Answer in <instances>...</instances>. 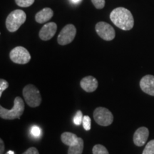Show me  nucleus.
Masks as SVG:
<instances>
[{
    "mask_svg": "<svg viewBox=\"0 0 154 154\" xmlns=\"http://www.w3.org/2000/svg\"><path fill=\"white\" fill-rule=\"evenodd\" d=\"M110 19L117 27L124 31L134 27V19L131 12L124 7H117L110 14Z\"/></svg>",
    "mask_w": 154,
    "mask_h": 154,
    "instance_id": "f257e3e1",
    "label": "nucleus"
},
{
    "mask_svg": "<svg viewBox=\"0 0 154 154\" xmlns=\"http://www.w3.org/2000/svg\"><path fill=\"white\" fill-rule=\"evenodd\" d=\"M25 105L24 100L19 96H17L14 99V106L10 110L6 109L2 106H0V117L7 120H13V119H20L24 111Z\"/></svg>",
    "mask_w": 154,
    "mask_h": 154,
    "instance_id": "f03ea898",
    "label": "nucleus"
},
{
    "mask_svg": "<svg viewBox=\"0 0 154 154\" xmlns=\"http://www.w3.org/2000/svg\"><path fill=\"white\" fill-rule=\"evenodd\" d=\"M26 15L24 11L20 9L11 11L6 19V27L10 32H17L20 26L26 22Z\"/></svg>",
    "mask_w": 154,
    "mask_h": 154,
    "instance_id": "7ed1b4c3",
    "label": "nucleus"
},
{
    "mask_svg": "<svg viewBox=\"0 0 154 154\" xmlns=\"http://www.w3.org/2000/svg\"><path fill=\"white\" fill-rule=\"evenodd\" d=\"M23 96L29 106L35 108L41 104L42 96L38 89L33 84H28L23 88Z\"/></svg>",
    "mask_w": 154,
    "mask_h": 154,
    "instance_id": "20e7f679",
    "label": "nucleus"
},
{
    "mask_svg": "<svg viewBox=\"0 0 154 154\" xmlns=\"http://www.w3.org/2000/svg\"><path fill=\"white\" fill-rule=\"evenodd\" d=\"M94 119L100 126H108L113 123V116L106 108L98 107L94 111Z\"/></svg>",
    "mask_w": 154,
    "mask_h": 154,
    "instance_id": "39448f33",
    "label": "nucleus"
},
{
    "mask_svg": "<svg viewBox=\"0 0 154 154\" xmlns=\"http://www.w3.org/2000/svg\"><path fill=\"white\" fill-rule=\"evenodd\" d=\"M9 57L13 62L18 64H26L31 60V55L28 50L23 47H17L9 53Z\"/></svg>",
    "mask_w": 154,
    "mask_h": 154,
    "instance_id": "423d86ee",
    "label": "nucleus"
},
{
    "mask_svg": "<svg viewBox=\"0 0 154 154\" xmlns=\"http://www.w3.org/2000/svg\"><path fill=\"white\" fill-rule=\"evenodd\" d=\"M76 34V29L73 24H67L62 29L58 36L57 41L60 45L72 43Z\"/></svg>",
    "mask_w": 154,
    "mask_h": 154,
    "instance_id": "0eeeda50",
    "label": "nucleus"
},
{
    "mask_svg": "<svg viewBox=\"0 0 154 154\" xmlns=\"http://www.w3.org/2000/svg\"><path fill=\"white\" fill-rule=\"evenodd\" d=\"M96 32L101 38L106 41H111L115 38L116 32L111 25L104 22H100L96 24Z\"/></svg>",
    "mask_w": 154,
    "mask_h": 154,
    "instance_id": "6e6552de",
    "label": "nucleus"
},
{
    "mask_svg": "<svg viewBox=\"0 0 154 154\" xmlns=\"http://www.w3.org/2000/svg\"><path fill=\"white\" fill-rule=\"evenodd\" d=\"M57 30V25L54 22H49L44 24L38 33L39 38L43 41H48L55 35Z\"/></svg>",
    "mask_w": 154,
    "mask_h": 154,
    "instance_id": "1a4fd4ad",
    "label": "nucleus"
},
{
    "mask_svg": "<svg viewBox=\"0 0 154 154\" xmlns=\"http://www.w3.org/2000/svg\"><path fill=\"white\" fill-rule=\"evenodd\" d=\"M140 87L144 93L154 96V76H144L140 81Z\"/></svg>",
    "mask_w": 154,
    "mask_h": 154,
    "instance_id": "9d476101",
    "label": "nucleus"
},
{
    "mask_svg": "<svg viewBox=\"0 0 154 154\" xmlns=\"http://www.w3.org/2000/svg\"><path fill=\"white\" fill-rule=\"evenodd\" d=\"M149 136V131L146 127H140L134 135V143L137 146H143L146 144Z\"/></svg>",
    "mask_w": 154,
    "mask_h": 154,
    "instance_id": "9b49d317",
    "label": "nucleus"
},
{
    "mask_svg": "<svg viewBox=\"0 0 154 154\" xmlns=\"http://www.w3.org/2000/svg\"><path fill=\"white\" fill-rule=\"evenodd\" d=\"M81 87L88 93H91L96 91L99 86L97 79L92 76H87L83 78L80 82Z\"/></svg>",
    "mask_w": 154,
    "mask_h": 154,
    "instance_id": "f8f14e48",
    "label": "nucleus"
},
{
    "mask_svg": "<svg viewBox=\"0 0 154 154\" xmlns=\"http://www.w3.org/2000/svg\"><path fill=\"white\" fill-rule=\"evenodd\" d=\"M54 15V12L52 9L50 8H44L38 11V13H36L35 16V20L37 23L39 24H43L49 21L52 18Z\"/></svg>",
    "mask_w": 154,
    "mask_h": 154,
    "instance_id": "ddd939ff",
    "label": "nucleus"
},
{
    "mask_svg": "<svg viewBox=\"0 0 154 154\" xmlns=\"http://www.w3.org/2000/svg\"><path fill=\"white\" fill-rule=\"evenodd\" d=\"M61 140L62 143L68 146H74L78 143L79 137L76 134L71 132H63L61 136Z\"/></svg>",
    "mask_w": 154,
    "mask_h": 154,
    "instance_id": "4468645a",
    "label": "nucleus"
},
{
    "mask_svg": "<svg viewBox=\"0 0 154 154\" xmlns=\"http://www.w3.org/2000/svg\"><path fill=\"white\" fill-rule=\"evenodd\" d=\"M84 150V140L79 138L78 143L74 146H69L68 154H82Z\"/></svg>",
    "mask_w": 154,
    "mask_h": 154,
    "instance_id": "2eb2a0df",
    "label": "nucleus"
},
{
    "mask_svg": "<svg viewBox=\"0 0 154 154\" xmlns=\"http://www.w3.org/2000/svg\"><path fill=\"white\" fill-rule=\"evenodd\" d=\"M92 152L93 154H109L106 148L101 144H96L94 146Z\"/></svg>",
    "mask_w": 154,
    "mask_h": 154,
    "instance_id": "dca6fc26",
    "label": "nucleus"
},
{
    "mask_svg": "<svg viewBox=\"0 0 154 154\" xmlns=\"http://www.w3.org/2000/svg\"><path fill=\"white\" fill-rule=\"evenodd\" d=\"M142 154H154V139L150 140L146 144Z\"/></svg>",
    "mask_w": 154,
    "mask_h": 154,
    "instance_id": "f3484780",
    "label": "nucleus"
},
{
    "mask_svg": "<svg viewBox=\"0 0 154 154\" xmlns=\"http://www.w3.org/2000/svg\"><path fill=\"white\" fill-rule=\"evenodd\" d=\"M35 0H15V2L21 7H29L33 5Z\"/></svg>",
    "mask_w": 154,
    "mask_h": 154,
    "instance_id": "a211bd4d",
    "label": "nucleus"
},
{
    "mask_svg": "<svg viewBox=\"0 0 154 154\" xmlns=\"http://www.w3.org/2000/svg\"><path fill=\"white\" fill-rule=\"evenodd\" d=\"M30 133L33 137L38 138L42 135V129L38 126H33L31 128Z\"/></svg>",
    "mask_w": 154,
    "mask_h": 154,
    "instance_id": "6ab92c4d",
    "label": "nucleus"
},
{
    "mask_svg": "<svg viewBox=\"0 0 154 154\" xmlns=\"http://www.w3.org/2000/svg\"><path fill=\"white\" fill-rule=\"evenodd\" d=\"M91 118L88 116H84L83 118V127L86 131H89L91 129Z\"/></svg>",
    "mask_w": 154,
    "mask_h": 154,
    "instance_id": "aec40b11",
    "label": "nucleus"
},
{
    "mask_svg": "<svg viewBox=\"0 0 154 154\" xmlns=\"http://www.w3.org/2000/svg\"><path fill=\"white\" fill-rule=\"evenodd\" d=\"M83 118H84V117H83V114H82V111H77L76 113L74 116V119H73L74 124L76 125V126H80L83 121Z\"/></svg>",
    "mask_w": 154,
    "mask_h": 154,
    "instance_id": "412c9836",
    "label": "nucleus"
},
{
    "mask_svg": "<svg viewBox=\"0 0 154 154\" xmlns=\"http://www.w3.org/2000/svg\"><path fill=\"white\" fill-rule=\"evenodd\" d=\"M9 87V83L7 81L1 79H0V97H2L3 91Z\"/></svg>",
    "mask_w": 154,
    "mask_h": 154,
    "instance_id": "4be33fe9",
    "label": "nucleus"
},
{
    "mask_svg": "<svg viewBox=\"0 0 154 154\" xmlns=\"http://www.w3.org/2000/svg\"><path fill=\"white\" fill-rule=\"evenodd\" d=\"M91 2L96 9H103L105 6V0H91Z\"/></svg>",
    "mask_w": 154,
    "mask_h": 154,
    "instance_id": "5701e85b",
    "label": "nucleus"
},
{
    "mask_svg": "<svg viewBox=\"0 0 154 154\" xmlns=\"http://www.w3.org/2000/svg\"><path fill=\"white\" fill-rule=\"evenodd\" d=\"M22 154H39L38 150L36 149L35 147H31L26 150V151H24Z\"/></svg>",
    "mask_w": 154,
    "mask_h": 154,
    "instance_id": "b1692460",
    "label": "nucleus"
},
{
    "mask_svg": "<svg viewBox=\"0 0 154 154\" xmlns=\"http://www.w3.org/2000/svg\"><path fill=\"white\" fill-rule=\"evenodd\" d=\"M5 151V143L2 139H0V154H3Z\"/></svg>",
    "mask_w": 154,
    "mask_h": 154,
    "instance_id": "393cba45",
    "label": "nucleus"
},
{
    "mask_svg": "<svg viewBox=\"0 0 154 154\" xmlns=\"http://www.w3.org/2000/svg\"><path fill=\"white\" fill-rule=\"evenodd\" d=\"M71 1H72L73 3H74V4H77V3H79L80 2L82 1V0H71Z\"/></svg>",
    "mask_w": 154,
    "mask_h": 154,
    "instance_id": "a878e982",
    "label": "nucleus"
},
{
    "mask_svg": "<svg viewBox=\"0 0 154 154\" xmlns=\"http://www.w3.org/2000/svg\"><path fill=\"white\" fill-rule=\"evenodd\" d=\"M6 154H14V152L12 151H9Z\"/></svg>",
    "mask_w": 154,
    "mask_h": 154,
    "instance_id": "bb28decb",
    "label": "nucleus"
}]
</instances>
